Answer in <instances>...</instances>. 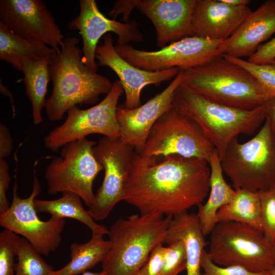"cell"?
<instances>
[{
	"label": "cell",
	"instance_id": "1",
	"mask_svg": "<svg viewBox=\"0 0 275 275\" xmlns=\"http://www.w3.org/2000/svg\"><path fill=\"white\" fill-rule=\"evenodd\" d=\"M156 161L135 151L123 201L141 214L173 217L202 203L210 190L208 161L174 154Z\"/></svg>",
	"mask_w": 275,
	"mask_h": 275
},
{
	"label": "cell",
	"instance_id": "2",
	"mask_svg": "<svg viewBox=\"0 0 275 275\" xmlns=\"http://www.w3.org/2000/svg\"><path fill=\"white\" fill-rule=\"evenodd\" d=\"M79 39H64L59 52L50 59L49 69L52 91L45 103L50 121L61 120L68 111L77 105L93 104L100 95L107 94L112 87L107 77L88 68L82 61Z\"/></svg>",
	"mask_w": 275,
	"mask_h": 275
},
{
	"label": "cell",
	"instance_id": "3",
	"mask_svg": "<svg viewBox=\"0 0 275 275\" xmlns=\"http://www.w3.org/2000/svg\"><path fill=\"white\" fill-rule=\"evenodd\" d=\"M180 85L211 101L240 109L256 108L269 98L253 74L223 55L184 70Z\"/></svg>",
	"mask_w": 275,
	"mask_h": 275
},
{
	"label": "cell",
	"instance_id": "4",
	"mask_svg": "<svg viewBox=\"0 0 275 275\" xmlns=\"http://www.w3.org/2000/svg\"><path fill=\"white\" fill-rule=\"evenodd\" d=\"M158 213L135 214L116 221L108 229L111 247L102 262L107 275H134L162 241L173 218Z\"/></svg>",
	"mask_w": 275,
	"mask_h": 275
},
{
	"label": "cell",
	"instance_id": "5",
	"mask_svg": "<svg viewBox=\"0 0 275 275\" xmlns=\"http://www.w3.org/2000/svg\"><path fill=\"white\" fill-rule=\"evenodd\" d=\"M173 106L198 124L220 159L234 139L240 134H253L266 118L263 105L251 110L238 109L211 101L181 85L175 92Z\"/></svg>",
	"mask_w": 275,
	"mask_h": 275
},
{
	"label": "cell",
	"instance_id": "6",
	"mask_svg": "<svg viewBox=\"0 0 275 275\" xmlns=\"http://www.w3.org/2000/svg\"><path fill=\"white\" fill-rule=\"evenodd\" d=\"M234 189L260 192L275 186V133L266 119L258 133L244 143L237 138L221 159Z\"/></svg>",
	"mask_w": 275,
	"mask_h": 275
},
{
	"label": "cell",
	"instance_id": "7",
	"mask_svg": "<svg viewBox=\"0 0 275 275\" xmlns=\"http://www.w3.org/2000/svg\"><path fill=\"white\" fill-rule=\"evenodd\" d=\"M210 234L207 253L219 266H239L255 272H270L275 266L272 245L254 226L220 222Z\"/></svg>",
	"mask_w": 275,
	"mask_h": 275
},
{
	"label": "cell",
	"instance_id": "8",
	"mask_svg": "<svg viewBox=\"0 0 275 275\" xmlns=\"http://www.w3.org/2000/svg\"><path fill=\"white\" fill-rule=\"evenodd\" d=\"M96 144L84 138L62 147L61 156L54 157L46 169L45 178L49 194L69 191L78 195L88 207L93 204L94 181L103 170L93 153Z\"/></svg>",
	"mask_w": 275,
	"mask_h": 275
},
{
	"label": "cell",
	"instance_id": "9",
	"mask_svg": "<svg viewBox=\"0 0 275 275\" xmlns=\"http://www.w3.org/2000/svg\"><path fill=\"white\" fill-rule=\"evenodd\" d=\"M215 151L198 124L173 106L153 125L143 150L139 153L147 158L174 154L209 161Z\"/></svg>",
	"mask_w": 275,
	"mask_h": 275
},
{
	"label": "cell",
	"instance_id": "10",
	"mask_svg": "<svg viewBox=\"0 0 275 275\" xmlns=\"http://www.w3.org/2000/svg\"><path fill=\"white\" fill-rule=\"evenodd\" d=\"M225 40L192 36L158 50H140L128 44H116L115 48L122 58L141 69L155 71L177 68L185 70L224 55Z\"/></svg>",
	"mask_w": 275,
	"mask_h": 275
},
{
	"label": "cell",
	"instance_id": "11",
	"mask_svg": "<svg viewBox=\"0 0 275 275\" xmlns=\"http://www.w3.org/2000/svg\"><path fill=\"white\" fill-rule=\"evenodd\" d=\"M123 92L120 81L116 80L111 91L98 104L86 109L77 106L69 109L64 123L45 137V148L57 152L66 144L91 134H100L112 139L121 138L116 111Z\"/></svg>",
	"mask_w": 275,
	"mask_h": 275
},
{
	"label": "cell",
	"instance_id": "12",
	"mask_svg": "<svg viewBox=\"0 0 275 275\" xmlns=\"http://www.w3.org/2000/svg\"><path fill=\"white\" fill-rule=\"evenodd\" d=\"M32 186L30 196L22 198L17 194L15 181L12 203L6 211L0 214V226L24 237L41 255L48 256L59 246L66 222L65 218L54 216L46 221L39 217L34 201L41 187L35 169Z\"/></svg>",
	"mask_w": 275,
	"mask_h": 275
},
{
	"label": "cell",
	"instance_id": "13",
	"mask_svg": "<svg viewBox=\"0 0 275 275\" xmlns=\"http://www.w3.org/2000/svg\"><path fill=\"white\" fill-rule=\"evenodd\" d=\"M94 155L104 170L101 185L89 212L95 221H103L123 201L134 148L122 138L104 136L93 147Z\"/></svg>",
	"mask_w": 275,
	"mask_h": 275
},
{
	"label": "cell",
	"instance_id": "14",
	"mask_svg": "<svg viewBox=\"0 0 275 275\" xmlns=\"http://www.w3.org/2000/svg\"><path fill=\"white\" fill-rule=\"evenodd\" d=\"M0 23L23 38L60 51L64 36L42 0H1Z\"/></svg>",
	"mask_w": 275,
	"mask_h": 275
},
{
	"label": "cell",
	"instance_id": "15",
	"mask_svg": "<svg viewBox=\"0 0 275 275\" xmlns=\"http://www.w3.org/2000/svg\"><path fill=\"white\" fill-rule=\"evenodd\" d=\"M79 14L67 25L69 30L79 31L82 40V62L95 72L98 70L95 52L101 37L109 32L118 36L116 44H128L130 42L141 43L144 35L137 21L122 23L106 17L99 10L95 0H80Z\"/></svg>",
	"mask_w": 275,
	"mask_h": 275
},
{
	"label": "cell",
	"instance_id": "16",
	"mask_svg": "<svg viewBox=\"0 0 275 275\" xmlns=\"http://www.w3.org/2000/svg\"><path fill=\"white\" fill-rule=\"evenodd\" d=\"M103 44L97 46L95 58L100 66L110 68L119 78L125 93V101L122 104L128 109L142 105L141 94L147 86H159L161 82L175 77L180 69L177 68L150 71L137 68L122 58L116 51L111 34H106Z\"/></svg>",
	"mask_w": 275,
	"mask_h": 275
},
{
	"label": "cell",
	"instance_id": "17",
	"mask_svg": "<svg viewBox=\"0 0 275 275\" xmlns=\"http://www.w3.org/2000/svg\"><path fill=\"white\" fill-rule=\"evenodd\" d=\"M184 70H180L170 84L144 104L133 108L118 105L116 111L121 138L138 153L143 150L148 135L156 121L173 107L175 92L180 85Z\"/></svg>",
	"mask_w": 275,
	"mask_h": 275
},
{
	"label": "cell",
	"instance_id": "18",
	"mask_svg": "<svg viewBox=\"0 0 275 275\" xmlns=\"http://www.w3.org/2000/svg\"><path fill=\"white\" fill-rule=\"evenodd\" d=\"M196 0H138L136 8L154 26L156 45L162 48L194 36L192 18Z\"/></svg>",
	"mask_w": 275,
	"mask_h": 275
},
{
	"label": "cell",
	"instance_id": "19",
	"mask_svg": "<svg viewBox=\"0 0 275 275\" xmlns=\"http://www.w3.org/2000/svg\"><path fill=\"white\" fill-rule=\"evenodd\" d=\"M251 12L248 6L235 7L222 0H196L192 18L194 35L212 40H226Z\"/></svg>",
	"mask_w": 275,
	"mask_h": 275
},
{
	"label": "cell",
	"instance_id": "20",
	"mask_svg": "<svg viewBox=\"0 0 275 275\" xmlns=\"http://www.w3.org/2000/svg\"><path fill=\"white\" fill-rule=\"evenodd\" d=\"M275 34V0H267L225 40L224 54L241 58L252 56L260 44Z\"/></svg>",
	"mask_w": 275,
	"mask_h": 275
},
{
	"label": "cell",
	"instance_id": "21",
	"mask_svg": "<svg viewBox=\"0 0 275 275\" xmlns=\"http://www.w3.org/2000/svg\"><path fill=\"white\" fill-rule=\"evenodd\" d=\"M205 236L196 214L186 212L173 217L162 243L182 241L186 254V275H202L201 259L207 244Z\"/></svg>",
	"mask_w": 275,
	"mask_h": 275
},
{
	"label": "cell",
	"instance_id": "22",
	"mask_svg": "<svg viewBox=\"0 0 275 275\" xmlns=\"http://www.w3.org/2000/svg\"><path fill=\"white\" fill-rule=\"evenodd\" d=\"M208 162L210 168L209 196L205 203L198 206L196 214L205 236L210 234L217 224L218 210L232 200L235 193L224 178L221 161L216 151L211 155Z\"/></svg>",
	"mask_w": 275,
	"mask_h": 275
},
{
	"label": "cell",
	"instance_id": "23",
	"mask_svg": "<svg viewBox=\"0 0 275 275\" xmlns=\"http://www.w3.org/2000/svg\"><path fill=\"white\" fill-rule=\"evenodd\" d=\"M56 52L44 43L18 35L0 23V59L14 69L21 71L24 60L50 58Z\"/></svg>",
	"mask_w": 275,
	"mask_h": 275
},
{
	"label": "cell",
	"instance_id": "24",
	"mask_svg": "<svg viewBox=\"0 0 275 275\" xmlns=\"http://www.w3.org/2000/svg\"><path fill=\"white\" fill-rule=\"evenodd\" d=\"M50 58H31L23 61L21 72L25 93L31 103L33 122L35 125L43 121L42 111L45 107L48 85L51 78Z\"/></svg>",
	"mask_w": 275,
	"mask_h": 275
},
{
	"label": "cell",
	"instance_id": "25",
	"mask_svg": "<svg viewBox=\"0 0 275 275\" xmlns=\"http://www.w3.org/2000/svg\"><path fill=\"white\" fill-rule=\"evenodd\" d=\"M62 194L60 198L55 200L36 199L34 205L37 213H47L62 218H73L87 226L92 234L108 235V229L96 223L88 210L84 208L81 199L78 195L69 191Z\"/></svg>",
	"mask_w": 275,
	"mask_h": 275
},
{
	"label": "cell",
	"instance_id": "26",
	"mask_svg": "<svg viewBox=\"0 0 275 275\" xmlns=\"http://www.w3.org/2000/svg\"><path fill=\"white\" fill-rule=\"evenodd\" d=\"M109 240L103 235L92 234L90 240L70 246V261L62 268L53 270L51 275H77L89 271L103 261L111 247Z\"/></svg>",
	"mask_w": 275,
	"mask_h": 275
},
{
	"label": "cell",
	"instance_id": "27",
	"mask_svg": "<svg viewBox=\"0 0 275 275\" xmlns=\"http://www.w3.org/2000/svg\"><path fill=\"white\" fill-rule=\"evenodd\" d=\"M232 200L216 215L217 222L232 221L254 226L262 231L261 203L258 192L235 189Z\"/></svg>",
	"mask_w": 275,
	"mask_h": 275
},
{
	"label": "cell",
	"instance_id": "28",
	"mask_svg": "<svg viewBox=\"0 0 275 275\" xmlns=\"http://www.w3.org/2000/svg\"><path fill=\"white\" fill-rule=\"evenodd\" d=\"M27 241L21 239L17 253L14 275H51L52 266L48 264Z\"/></svg>",
	"mask_w": 275,
	"mask_h": 275
},
{
	"label": "cell",
	"instance_id": "29",
	"mask_svg": "<svg viewBox=\"0 0 275 275\" xmlns=\"http://www.w3.org/2000/svg\"><path fill=\"white\" fill-rule=\"evenodd\" d=\"M21 239L7 229L0 233V275H14V259Z\"/></svg>",
	"mask_w": 275,
	"mask_h": 275
},
{
	"label": "cell",
	"instance_id": "30",
	"mask_svg": "<svg viewBox=\"0 0 275 275\" xmlns=\"http://www.w3.org/2000/svg\"><path fill=\"white\" fill-rule=\"evenodd\" d=\"M224 57L253 74L262 86L269 97L275 96V67L271 64H255L248 60L224 54Z\"/></svg>",
	"mask_w": 275,
	"mask_h": 275
},
{
	"label": "cell",
	"instance_id": "31",
	"mask_svg": "<svg viewBox=\"0 0 275 275\" xmlns=\"http://www.w3.org/2000/svg\"><path fill=\"white\" fill-rule=\"evenodd\" d=\"M258 193L261 203L262 232L273 245L275 243V188Z\"/></svg>",
	"mask_w": 275,
	"mask_h": 275
},
{
	"label": "cell",
	"instance_id": "32",
	"mask_svg": "<svg viewBox=\"0 0 275 275\" xmlns=\"http://www.w3.org/2000/svg\"><path fill=\"white\" fill-rule=\"evenodd\" d=\"M186 254L184 243L175 241L166 247L161 275H178L186 269Z\"/></svg>",
	"mask_w": 275,
	"mask_h": 275
},
{
	"label": "cell",
	"instance_id": "33",
	"mask_svg": "<svg viewBox=\"0 0 275 275\" xmlns=\"http://www.w3.org/2000/svg\"><path fill=\"white\" fill-rule=\"evenodd\" d=\"M202 275H270V272H255L239 266H222L214 263L205 250L201 259Z\"/></svg>",
	"mask_w": 275,
	"mask_h": 275
},
{
	"label": "cell",
	"instance_id": "34",
	"mask_svg": "<svg viewBox=\"0 0 275 275\" xmlns=\"http://www.w3.org/2000/svg\"><path fill=\"white\" fill-rule=\"evenodd\" d=\"M165 249L162 243L156 245L147 262L134 275H161Z\"/></svg>",
	"mask_w": 275,
	"mask_h": 275
},
{
	"label": "cell",
	"instance_id": "35",
	"mask_svg": "<svg viewBox=\"0 0 275 275\" xmlns=\"http://www.w3.org/2000/svg\"><path fill=\"white\" fill-rule=\"evenodd\" d=\"M275 60V37L260 45L251 56L248 61L258 65L270 64Z\"/></svg>",
	"mask_w": 275,
	"mask_h": 275
},
{
	"label": "cell",
	"instance_id": "36",
	"mask_svg": "<svg viewBox=\"0 0 275 275\" xmlns=\"http://www.w3.org/2000/svg\"><path fill=\"white\" fill-rule=\"evenodd\" d=\"M10 180L8 163L5 159H0V214L6 211L10 207L7 191Z\"/></svg>",
	"mask_w": 275,
	"mask_h": 275
},
{
	"label": "cell",
	"instance_id": "37",
	"mask_svg": "<svg viewBox=\"0 0 275 275\" xmlns=\"http://www.w3.org/2000/svg\"><path fill=\"white\" fill-rule=\"evenodd\" d=\"M138 0H119L117 1L113 9L108 13V15L116 20V17L120 14L123 15L122 20L125 23L129 21L131 12L136 8Z\"/></svg>",
	"mask_w": 275,
	"mask_h": 275
},
{
	"label": "cell",
	"instance_id": "38",
	"mask_svg": "<svg viewBox=\"0 0 275 275\" xmlns=\"http://www.w3.org/2000/svg\"><path fill=\"white\" fill-rule=\"evenodd\" d=\"M13 141L8 128L0 123V159L8 157L13 150Z\"/></svg>",
	"mask_w": 275,
	"mask_h": 275
},
{
	"label": "cell",
	"instance_id": "39",
	"mask_svg": "<svg viewBox=\"0 0 275 275\" xmlns=\"http://www.w3.org/2000/svg\"><path fill=\"white\" fill-rule=\"evenodd\" d=\"M262 105L266 113V119L269 121L272 130L275 133V96L267 99Z\"/></svg>",
	"mask_w": 275,
	"mask_h": 275
},
{
	"label": "cell",
	"instance_id": "40",
	"mask_svg": "<svg viewBox=\"0 0 275 275\" xmlns=\"http://www.w3.org/2000/svg\"><path fill=\"white\" fill-rule=\"evenodd\" d=\"M0 90H1V93L2 94L5 95L6 96L9 97L10 99L11 100V107H12V111L13 113V116H15V113H16V111H15V104H14V102L13 100V96L11 94L10 92L8 90V89L3 85V83H2L1 81L0 84Z\"/></svg>",
	"mask_w": 275,
	"mask_h": 275
},
{
	"label": "cell",
	"instance_id": "41",
	"mask_svg": "<svg viewBox=\"0 0 275 275\" xmlns=\"http://www.w3.org/2000/svg\"><path fill=\"white\" fill-rule=\"evenodd\" d=\"M225 3L235 7L248 6L249 0H222Z\"/></svg>",
	"mask_w": 275,
	"mask_h": 275
},
{
	"label": "cell",
	"instance_id": "42",
	"mask_svg": "<svg viewBox=\"0 0 275 275\" xmlns=\"http://www.w3.org/2000/svg\"><path fill=\"white\" fill-rule=\"evenodd\" d=\"M80 275H107L106 272L103 270H101L99 272H91L90 271H87Z\"/></svg>",
	"mask_w": 275,
	"mask_h": 275
},
{
	"label": "cell",
	"instance_id": "43",
	"mask_svg": "<svg viewBox=\"0 0 275 275\" xmlns=\"http://www.w3.org/2000/svg\"><path fill=\"white\" fill-rule=\"evenodd\" d=\"M270 275H275V266L270 271Z\"/></svg>",
	"mask_w": 275,
	"mask_h": 275
},
{
	"label": "cell",
	"instance_id": "44",
	"mask_svg": "<svg viewBox=\"0 0 275 275\" xmlns=\"http://www.w3.org/2000/svg\"><path fill=\"white\" fill-rule=\"evenodd\" d=\"M272 250H273L274 260H275V243L272 245Z\"/></svg>",
	"mask_w": 275,
	"mask_h": 275
},
{
	"label": "cell",
	"instance_id": "45",
	"mask_svg": "<svg viewBox=\"0 0 275 275\" xmlns=\"http://www.w3.org/2000/svg\"><path fill=\"white\" fill-rule=\"evenodd\" d=\"M270 64H271L272 65H273L274 67H275V60H274L273 61H272Z\"/></svg>",
	"mask_w": 275,
	"mask_h": 275
},
{
	"label": "cell",
	"instance_id": "46",
	"mask_svg": "<svg viewBox=\"0 0 275 275\" xmlns=\"http://www.w3.org/2000/svg\"><path fill=\"white\" fill-rule=\"evenodd\" d=\"M273 188H275V186H274V187Z\"/></svg>",
	"mask_w": 275,
	"mask_h": 275
},
{
	"label": "cell",
	"instance_id": "47",
	"mask_svg": "<svg viewBox=\"0 0 275 275\" xmlns=\"http://www.w3.org/2000/svg\"><path fill=\"white\" fill-rule=\"evenodd\" d=\"M274 263H275V260H274Z\"/></svg>",
	"mask_w": 275,
	"mask_h": 275
}]
</instances>
